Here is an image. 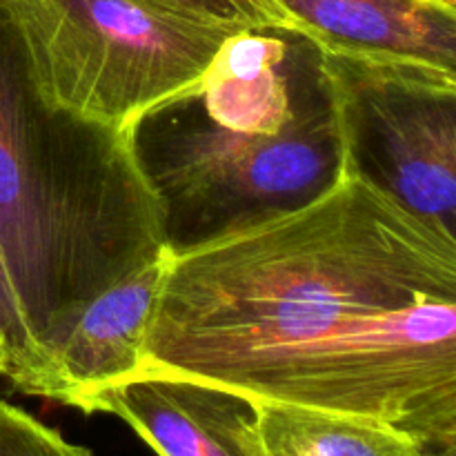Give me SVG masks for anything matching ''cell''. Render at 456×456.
Segmentation results:
<instances>
[{
	"label": "cell",
	"mask_w": 456,
	"mask_h": 456,
	"mask_svg": "<svg viewBox=\"0 0 456 456\" xmlns=\"http://www.w3.org/2000/svg\"><path fill=\"white\" fill-rule=\"evenodd\" d=\"M165 248L134 132L45 105L0 0V254L36 365L92 298Z\"/></svg>",
	"instance_id": "7a4b0ae2"
},
{
	"label": "cell",
	"mask_w": 456,
	"mask_h": 456,
	"mask_svg": "<svg viewBox=\"0 0 456 456\" xmlns=\"http://www.w3.org/2000/svg\"><path fill=\"white\" fill-rule=\"evenodd\" d=\"M0 377H7V356H4L3 346H0Z\"/></svg>",
	"instance_id": "4fadbf2b"
},
{
	"label": "cell",
	"mask_w": 456,
	"mask_h": 456,
	"mask_svg": "<svg viewBox=\"0 0 456 456\" xmlns=\"http://www.w3.org/2000/svg\"><path fill=\"white\" fill-rule=\"evenodd\" d=\"M142 372L374 419L456 450V234L350 167L301 208L176 249Z\"/></svg>",
	"instance_id": "6da1fadb"
},
{
	"label": "cell",
	"mask_w": 456,
	"mask_h": 456,
	"mask_svg": "<svg viewBox=\"0 0 456 456\" xmlns=\"http://www.w3.org/2000/svg\"><path fill=\"white\" fill-rule=\"evenodd\" d=\"M436 456H456V450H448V452H439Z\"/></svg>",
	"instance_id": "9a60e30c"
},
{
	"label": "cell",
	"mask_w": 456,
	"mask_h": 456,
	"mask_svg": "<svg viewBox=\"0 0 456 456\" xmlns=\"http://www.w3.org/2000/svg\"><path fill=\"white\" fill-rule=\"evenodd\" d=\"M150 3L239 29H281L301 34L297 20L285 12L279 0H150Z\"/></svg>",
	"instance_id": "30bf717a"
},
{
	"label": "cell",
	"mask_w": 456,
	"mask_h": 456,
	"mask_svg": "<svg viewBox=\"0 0 456 456\" xmlns=\"http://www.w3.org/2000/svg\"><path fill=\"white\" fill-rule=\"evenodd\" d=\"M439 3L448 4V7H456V0H439Z\"/></svg>",
	"instance_id": "5bb4252c"
},
{
	"label": "cell",
	"mask_w": 456,
	"mask_h": 456,
	"mask_svg": "<svg viewBox=\"0 0 456 456\" xmlns=\"http://www.w3.org/2000/svg\"><path fill=\"white\" fill-rule=\"evenodd\" d=\"M265 456H436L414 436L374 419L256 401Z\"/></svg>",
	"instance_id": "9c48e42d"
},
{
	"label": "cell",
	"mask_w": 456,
	"mask_h": 456,
	"mask_svg": "<svg viewBox=\"0 0 456 456\" xmlns=\"http://www.w3.org/2000/svg\"><path fill=\"white\" fill-rule=\"evenodd\" d=\"M0 346L7 356V377L16 387L36 365V347L29 337L12 279L0 254Z\"/></svg>",
	"instance_id": "7c38bea8"
},
{
	"label": "cell",
	"mask_w": 456,
	"mask_h": 456,
	"mask_svg": "<svg viewBox=\"0 0 456 456\" xmlns=\"http://www.w3.org/2000/svg\"><path fill=\"white\" fill-rule=\"evenodd\" d=\"M323 49L403 58L456 71V7L439 0H279Z\"/></svg>",
	"instance_id": "ba28073f"
},
{
	"label": "cell",
	"mask_w": 456,
	"mask_h": 456,
	"mask_svg": "<svg viewBox=\"0 0 456 456\" xmlns=\"http://www.w3.org/2000/svg\"><path fill=\"white\" fill-rule=\"evenodd\" d=\"M45 105L134 132L199 92L239 27L150 0H4Z\"/></svg>",
	"instance_id": "277c9868"
},
{
	"label": "cell",
	"mask_w": 456,
	"mask_h": 456,
	"mask_svg": "<svg viewBox=\"0 0 456 456\" xmlns=\"http://www.w3.org/2000/svg\"><path fill=\"white\" fill-rule=\"evenodd\" d=\"M0 456H94L22 408L0 401Z\"/></svg>",
	"instance_id": "8fae6325"
},
{
	"label": "cell",
	"mask_w": 456,
	"mask_h": 456,
	"mask_svg": "<svg viewBox=\"0 0 456 456\" xmlns=\"http://www.w3.org/2000/svg\"><path fill=\"white\" fill-rule=\"evenodd\" d=\"M174 249L107 288L80 310L78 319L49 347L18 392L92 414L110 387L142 372V347Z\"/></svg>",
	"instance_id": "8992f818"
},
{
	"label": "cell",
	"mask_w": 456,
	"mask_h": 456,
	"mask_svg": "<svg viewBox=\"0 0 456 456\" xmlns=\"http://www.w3.org/2000/svg\"><path fill=\"white\" fill-rule=\"evenodd\" d=\"M134 145L176 249L323 194L346 169L341 120L328 78L279 134L218 127L194 96L147 114Z\"/></svg>",
	"instance_id": "3957f363"
},
{
	"label": "cell",
	"mask_w": 456,
	"mask_h": 456,
	"mask_svg": "<svg viewBox=\"0 0 456 456\" xmlns=\"http://www.w3.org/2000/svg\"><path fill=\"white\" fill-rule=\"evenodd\" d=\"M123 419L159 456H265L256 401L190 377L141 372L94 401Z\"/></svg>",
	"instance_id": "52a82bcc"
},
{
	"label": "cell",
	"mask_w": 456,
	"mask_h": 456,
	"mask_svg": "<svg viewBox=\"0 0 456 456\" xmlns=\"http://www.w3.org/2000/svg\"><path fill=\"white\" fill-rule=\"evenodd\" d=\"M319 58L350 167L421 218L454 232L456 71L323 47Z\"/></svg>",
	"instance_id": "5b68a950"
}]
</instances>
